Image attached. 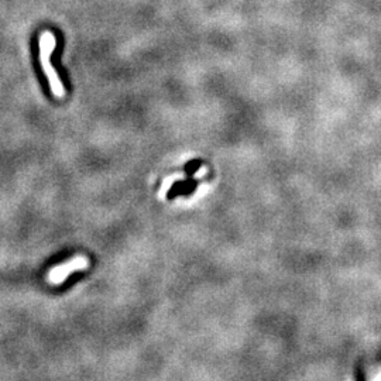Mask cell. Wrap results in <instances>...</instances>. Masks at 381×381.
<instances>
[{
  "label": "cell",
  "mask_w": 381,
  "mask_h": 381,
  "mask_svg": "<svg viewBox=\"0 0 381 381\" xmlns=\"http://www.w3.org/2000/svg\"><path fill=\"white\" fill-rule=\"evenodd\" d=\"M56 46V38L51 31H46L40 37V62L43 66V71L46 74L47 79L50 82L51 91L56 98H64L65 95V88L61 82L59 76L56 75L55 69L51 65V54Z\"/></svg>",
  "instance_id": "1"
},
{
  "label": "cell",
  "mask_w": 381,
  "mask_h": 381,
  "mask_svg": "<svg viewBox=\"0 0 381 381\" xmlns=\"http://www.w3.org/2000/svg\"><path fill=\"white\" fill-rule=\"evenodd\" d=\"M89 260L85 256H76L71 261H66L64 264L55 266L47 275V281L53 285H59L65 281L75 271H82L88 269Z\"/></svg>",
  "instance_id": "2"
}]
</instances>
